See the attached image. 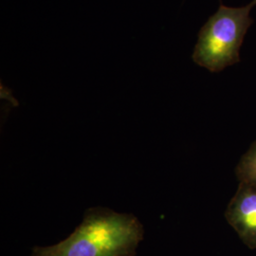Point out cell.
<instances>
[{
    "label": "cell",
    "instance_id": "2",
    "mask_svg": "<svg viewBox=\"0 0 256 256\" xmlns=\"http://www.w3.org/2000/svg\"><path fill=\"white\" fill-rule=\"evenodd\" d=\"M252 0L244 7H228L221 3L218 12L202 27L192 60L212 72H220L240 61L239 50L248 28L254 23L250 12Z\"/></svg>",
    "mask_w": 256,
    "mask_h": 256
},
{
    "label": "cell",
    "instance_id": "3",
    "mask_svg": "<svg viewBox=\"0 0 256 256\" xmlns=\"http://www.w3.org/2000/svg\"><path fill=\"white\" fill-rule=\"evenodd\" d=\"M225 218L241 241L252 250L256 248V186L239 182L225 212Z\"/></svg>",
    "mask_w": 256,
    "mask_h": 256
},
{
    "label": "cell",
    "instance_id": "4",
    "mask_svg": "<svg viewBox=\"0 0 256 256\" xmlns=\"http://www.w3.org/2000/svg\"><path fill=\"white\" fill-rule=\"evenodd\" d=\"M236 174L239 182L256 186V140L240 158Z\"/></svg>",
    "mask_w": 256,
    "mask_h": 256
},
{
    "label": "cell",
    "instance_id": "1",
    "mask_svg": "<svg viewBox=\"0 0 256 256\" xmlns=\"http://www.w3.org/2000/svg\"><path fill=\"white\" fill-rule=\"evenodd\" d=\"M144 234L134 214L90 208L68 238L54 246L34 247L30 256H135Z\"/></svg>",
    "mask_w": 256,
    "mask_h": 256
}]
</instances>
